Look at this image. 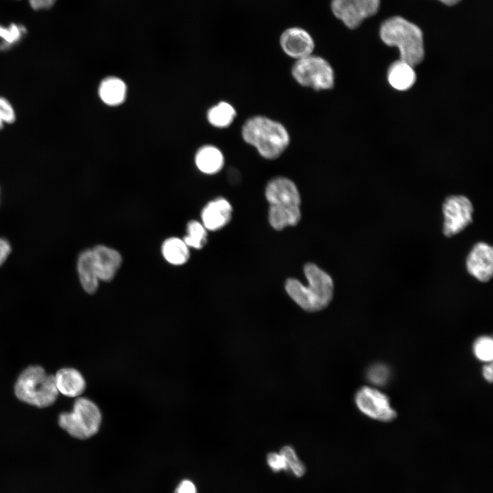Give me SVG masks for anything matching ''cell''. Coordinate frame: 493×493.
Instances as JSON below:
<instances>
[{
  "label": "cell",
  "mask_w": 493,
  "mask_h": 493,
  "mask_svg": "<svg viewBox=\"0 0 493 493\" xmlns=\"http://www.w3.org/2000/svg\"><path fill=\"white\" fill-rule=\"evenodd\" d=\"M380 0H331L330 8L336 18L349 29H355L366 18L375 14Z\"/></svg>",
  "instance_id": "10"
},
{
  "label": "cell",
  "mask_w": 493,
  "mask_h": 493,
  "mask_svg": "<svg viewBox=\"0 0 493 493\" xmlns=\"http://www.w3.org/2000/svg\"><path fill=\"white\" fill-rule=\"evenodd\" d=\"M54 378L58 391L64 396H78L86 389L84 377L75 368H62L56 372Z\"/></svg>",
  "instance_id": "17"
},
{
  "label": "cell",
  "mask_w": 493,
  "mask_h": 493,
  "mask_svg": "<svg viewBox=\"0 0 493 493\" xmlns=\"http://www.w3.org/2000/svg\"><path fill=\"white\" fill-rule=\"evenodd\" d=\"M101 418V412L94 402L86 398H79L71 412L60 414L58 423L71 436L84 440L98 432Z\"/></svg>",
  "instance_id": "6"
},
{
  "label": "cell",
  "mask_w": 493,
  "mask_h": 493,
  "mask_svg": "<svg viewBox=\"0 0 493 493\" xmlns=\"http://www.w3.org/2000/svg\"><path fill=\"white\" fill-rule=\"evenodd\" d=\"M77 268L83 289L88 294H94L98 289L100 281L94 266L92 249H86L80 253Z\"/></svg>",
  "instance_id": "18"
},
{
  "label": "cell",
  "mask_w": 493,
  "mask_h": 493,
  "mask_svg": "<svg viewBox=\"0 0 493 493\" xmlns=\"http://www.w3.org/2000/svg\"><path fill=\"white\" fill-rule=\"evenodd\" d=\"M492 362L485 363L481 368L483 378L488 383L492 381Z\"/></svg>",
  "instance_id": "32"
},
{
  "label": "cell",
  "mask_w": 493,
  "mask_h": 493,
  "mask_svg": "<svg viewBox=\"0 0 493 493\" xmlns=\"http://www.w3.org/2000/svg\"><path fill=\"white\" fill-rule=\"evenodd\" d=\"M475 358L483 363L492 362L493 358V340L491 336L483 335L475 339L472 346Z\"/></svg>",
  "instance_id": "23"
},
{
  "label": "cell",
  "mask_w": 493,
  "mask_h": 493,
  "mask_svg": "<svg viewBox=\"0 0 493 493\" xmlns=\"http://www.w3.org/2000/svg\"><path fill=\"white\" fill-rule=\"evenodd\" d=\"M232 207L224 198H217L203 208L202 224L207 230L216 231L225 227L231 220Z\"/></svg>",
  "instance_id": "14"
},
{
  "label": "cell",
  "mask_w": 493,
  "mask_h": 493,
  "mask_svg": "<svg viewBox=\"0 0 493 493\" xmlns=\"http://www.w3.org/2000/svg\"><path fill=\"white\" fill-rule=\"evenodd\" d=\"M354 401L357 409L372 420L388 422L397 416L388 395L377 387H361L355 394Z\"/></svg>",
  "instance_id": "8"
},
{
  "label": "cell",
  "mask_w": 493,
  "mask_h": 493,
  "mask_svg": "<svg viewBox=\"0 0 493 493\" xmlns=\"http://www.w3.org/2000/svg\"><path fill=\"white\" fill-rule=\"evenodd\" d=\"M16 114L12 104L4 97H0V120L4 123L15 121Z\"/></svg>",
  "instance_id": "27"
},
{
  "label": "cell",
  "mask_w": 493,
  "mask_h": 493,
  "mask_svg": "<svg viewBox=\"0 0 493 493\" xmlns=\"http://www.w3.org/2000/svg\"><path fill=\"white\" fill-rule=\"evenodd\" d=\"M391 377V370L385 364L376 363L367 369L366 378L371 385L378 388L386 385Z\"/></svg>",
  "instance_id": "24"
},
{
  "label": "cell",
  "mask_w": 493,
  "mask_h": 493,
  "mask_svg": "<svg viewBox=\"0 0 493 493\" xmlns=\"http://www.w3.org/2000/svg\"><path fill=\"white\" fill-rule=\"evenodd\" d=\"M10 242L3 238H0V266L3 265L11 253Z\"/></svg>",
  "instance_id": "30"
},
{
  "label": "cell",
  "mask_w": 493,
  "mask_h": 493,
  "mask_svg": "<svg viewBox=\"0 0 493 493\" xmlns=\"http://www.w3.org/2000/svg\"><path fill=\"white\" fill-rule=\"evenodd\" d=\"M56 0H29L30 6L34 10L48 9L53 6Z\"/></svg>",
  "instance_id": "31"
},
{
  "label": "cell",
  "mask_w": 493,
  "mask_h": 493,
  "mask_svg": "<svg viewBox=\"0 0 493 493\" xmlns=\"http://www.w3.org/2000/svg\"><path fill=\"white\" fill-rule=\"evenodd\" d=\"M442 3L447 5H453L458 2H459L461 0H439Z\"/></svg>",
  "instance_id": "33"
},
{
  "label": "cell",
  "mask_w": 493,
  "mask_h": 493,
  "mask_svg": "<svg viewBox=\"0 0 493 493\" xmlns=\"http://www.w3.org/2000/svg\"><path fill=\"white\" fill-rule=\"evenodd\" d=\"M307 280L305 286L298 279L290 278L286 282L290 297L307 312L320 311L328 306L333 295V282L330 275L312 263L304 266Z\"/></svg>",
  "instance_id": "1"
},
{
  "label": "cell",
  "mask_w": 493,
  "mask_h": 493,
  "mask_svg": "<svg viewBox=\"0 0 493 493\" xmlns=\"http://www.w3.org/2000/svg\"><path fill=\"white\" fill-rule=\"evenodd\" d=\"M14 392L21 401L40 408L53 405L58 395L54 376L39 366H29L20 374Z\"/></svg>",
  "instance_id": "5"
},
{
  "label": "cell",
  "mask_w": 493,
  "mask_h": 493,
  "mask_svg": "<svg viewBox=\"0 0 493 493\" xmlns=\"http://www.w3.org/2000/svg\"><path fill=\"white\" fill-rule=\"evenodd\" d=\"M468 273L482 283L489 281L493 275V249L485 242L476 243L466 259Z\"/></svg>",
  "instance_id": "12"
},
{
  "label": "cell",
  "mask_w": 493,
  "mask_h": 493,
  "mask_svg": "<svg viewBox=\"0 0 493 493\" xmlns=\"http://www.w3.org/2000/svg\"><path fill=\"white\" fill-rule=\"evenodd\" d=\"M199 221L192 220L186 225V234L183 240L189 248L202 249L207 240V232Z\"/></svg>",
  "instance_id": "22"
},
{
  "label": "cell",
  "mask_w": 493,
  "mask_h": 493,
  "mask_svg": "<svg viewBox=\"0 0 493 493\" xmlns=\"http://www.w3.org/2000/svg\"><path fill=\"white\" fill-rule=\"evenodd\" d=\"M473 212V205L467 197L458 194L446 198L442 203L444 235L450 238L464 231L472 223Z\"/></svg>",
  "instance_id": "9"
},
{
  "label": "cell",
  "mask_w": 493,
  "mask_h": 493,
  "mask_svg": "<svg viewBox=\"0 0 493 493\" xmlns=\"http://www.w3.org/2000/svg\"><path fill=\"white\" fill-rule=\"evenodd\" d=\"M279 44L283 51L296 60L312 55L315 42L312 35L301 27H290L279 37Z\"/></svg>",
  "instance_id": "11"
},
{
  "label": "cell",
  "mask_w": 493,
  "mask_h": 493,
  "mask_svg": "<svg viewBox=\"0 0 493 493\" xmlns=\"http://www.w3.org/2000/svg\"><path fill=\"white\" fill-rule=\"evenodd\" d=\"M189 249L183 239L170 237L163 242L161 252L168 263L174 266H181L186 264L190 258Z\"/></svg>",
  "instance_id": "20"
},
{
  "label": "cell",
  "mask_w": 493,
  "mask_h": 493,
  "mask_svg": "<svg viewBox=\"0 0 493 493\" xmlns=\"http://www.w3.org/2000/svg\"><path fill=\"white\" fill-rule=\"evenodd\" d=\"M291 73L299 84L316 91L329 90L334 86L333 69L327 60L319 55L312 54L296 60Z\"/></svg>",
  "instance_id": "7"
},
{
  "label": "cell",
  "mask_w": 493,
  "mask_h": 493,
  "mask_svg": "<svg viewBox=\"0 0 493 493\" xmlns=\"http://www.w3.org/2000/svg\"><path fill=\"white\" fill-rule=\"evenodd\" d=\"M270 204L268 220L277 230L296 225L301 220V197L295 184L290 179L277 177L271 179L265 190Z\"/></svg>",
  "instance_id": "3"
},
{
  "label": "cell",
  "mask_w": 493,
  "mask_h": 493,
  "mask_svg": "<svg viewBox=\"0 0 493 493\" xmlns=\"http://www.w3.org/2000/svg\"><path fill=\"white\" fill-rule=\"evenodd\" d=\"M98 95L105 105L117 107L125 103L127 86L124 80L116 76L103 78L98 86Z\"/></svg>",
  "instance_id": "15"
},
{
  "label": "cell",
  "mask_w": 493,
  "mask_h": 493,
  "mask_svg": "<svg viewBox=\"0 0 493 493\" xmlns=\"http://www.w3.org/2000/svg\"><path fill=\"white\" fill-rule=\"evenodd\" d=\"M3 127V123L0 120V129H1Z\"/></svg>",
  "instance_id": "34"
},
{
  "label": "cell",
  "mask_w": 493,
  "mask_h": 493,
  "mask_svg": "<svg viewBox=\"0 0 493 493\" xmlns=\"http://www.w3.org/2000/svg\"><path fill=\"white\" fill-rule=\"evenodd\" d=\"M380 37L385 45L399 49L401 60L412 66L423 60L422 32L417 25L403 17L393 16L385 21L380 28Z\"/></svg>",
  "instance_id": "4"
},
{
  "label": "cell",
  "mask_w": 493,
  "mask_h": 493,
  "mask_svg": "<svg viewBox=\"0 0 493 493\" xmlns=\"http://www.w3.org/2000/svg\"><path fill=\"white\" fill-rule=\"evenodd\" d=\"M266 462L269 467L275 472L288 470L285 460L279 452L268 453Z\"/></svg>",
  "instance_id": "28"
},
{
  "label": "cell",
  "mask_w": 493,
  "mask_h": 493,
  "mask_svg": "<svg viewBox=\"0 0 493 493\" xmlns=\"http://www.w3.org/2000/svg\"><path fill=\"white\" fill-rule=\"evenodd\" d=\"M92 251L99 281H112L122 264L121 253L116 249L103 244L95 246Z\"/></svg>",
  "instance_id": "13"
},
{
  "label": "cell",
  "mask_w": 493,
  "mask_h": 493,
  "mask_svg": "<svg viewBox=\"0 0 493 493\" xmlns=\"http://www.w3.org/2000/svg\"><path fill=\"white\" fill-rule=\"evenodd\" d=\"M175 493H197V491L192 481L184 479L179 483Z\"/></svg>",
  "instance_id": "29"
},
{
  "label": "cell",
  "mask_w": 493,
  "mask_h": 493,
  "mask_svg": "<svg viewBox=\"0 0 493 493\" xmlns=\"http://www.w3.org/2000/svg\"><path fill=\"white\" fill-rule=\"evenodd\" d=\"M236 116L235 108L226 101H220L212 105L206 114L208 123L216 128H226L230 126Z\"/></svg>",
  "instance_id": "21"
},
{
  "label": "cell",
  "mask_w": 493,
  "mask_h": 493,
  "mask_svg": "<svg viewBox=\"0 0 493 493\" xmlns=\"http://www.w3.org/2000/svg\"><path fill=\"white\" fill-rule=\"evenodd\" d=\"M283 456L288 470L296 477H301L305 472V467L297 456L294 449L290 446H284L279 451Z\"/></svg>",
  "instance_id": "25"
},
{
  "label": "cell",
  "mask_w": 493,
  "mask_h": 493,
  "mask_svg": "<svg viewBox=\"0 0 493 493\" xmlns=\"http://www.w3.org/2000/svg\"><path fill=\"white\" fill-rule=\"evenodd\" d=\"M387 77L392 88L399 91H405L415 84L416 74L414 66L399 60L390 66Z\"/></svg>",
  "instance_id": "19"
},
{
  "label": "cell",
  "mask_w": 493,
  "mask_h": 493,
  "mask_svg": "<svg viewBox=\"0 0 493 493\" xmlns=\"http://www.w3.org/2000/svg\"><path fill=\"white\" fill-rule=\"evenodd\" d=\"M23 34V28L16 25H12L9 27H4L0 25V38L3 39V49L5 46L11 45L16 42Z\"/></svg>",
  "instance_id": "26"
},
{
  "label": "cell",
  "mask_w": 493,
  "mask_h": 493,
  "mask_svg": "<svg viewBox=\"0 0 493 493\" xmlns=\"http://www.w3.org/2000/svg\"><path fill=\"white\" fill-rule=\"evenodd\" d=\"M194 161L200 172L205 175H214L223 168L225 157L220 149L216 146L205 144L197 149Z\"/></svg>",
  "instance_id": "16"
},
{
  "label": "cell",
  "mask_w": 493,
  "mask_h": 493,
  "mask_svg": "<svg viewBox=\"0 0 493 493\" xmlns=\"http://www.w3.org/2000/svg\"><path fill=\"white\" fill-rule=\"evenodd\" d=\"M244 142L266 160L278 158L288 147L290 135L281 123L264 116L248 118L242 127Z\"/></svg>",
  "instance_id": "2"
}]
</instances>
